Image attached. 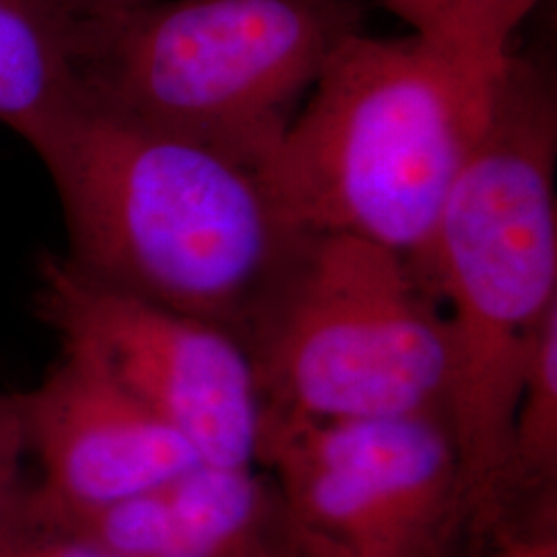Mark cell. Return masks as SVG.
<instances>
[{
  "instance_id": "e0dca14e",
  "label": "cell",
  "mask_w": 557,
  "mask_h": 557,
  "mask_svg": "<svg viewBox=\"0 0 557 557\" xmlns=\"http://www.w3.org/2000/svg\"><path fill=\"white\" fill-rule=\"evenodd\" d=\"M242 557H296L287 545L283 543V539L278 537V531L271 533L269 537L259 541L252 549H248Z\"/></svg>"
},
{
  "instance_id": "30bf717a",
  "label": "cell",
  "mask_w": 557,
  "mask_h": 557,
  "mask_svg": "<svg viewBox=\"0 0 557 557\" xmlns=\"http://www.w3.org/2000/svg\"><path fill=\"white\" fill-rule=\"evenodd\" d=\"M79 25L60 0H0V120L9 128L73 91Z\"/></svg>"
},
{
  "instance_id": "2e32d148",
  "label": "cell",
  "mask_w": 557,
  "mask_h": 557,
  "mask_svg": "<svg viewBox=\"0 0 557 557\" xmlns=\"http://www.w3.org/2000/svg\"><path fill=\"white\" fill-rule=\"evenodd\" d=\"M60 2L75 20L85 23V21L114 17L120 13L139 9L143 4L153 2V0H60Z\"/></svg>"
},
{
  "instance_id": "ba28073f",
  "label": "cell",
  "mask_w": 557,
  "mask_h": 557,
  "mask_svg": "<svg viewBox=\"0 0 557 557\" xmlns=\"http://www.w3.org/2000/svg\"><path fill=\"white\" fill-rule=\"evenodd\" d=\"M44 479L25 520L52 522L137 496L202 462L193 446L77 351L20 395Z\"/></svg>"
},
{
  "instance_id": "8fae6325",
  "label": "cell",
  "mask_w": 557,
  "mask_h": 557,
  "mask_svg": "<svg viewBox=\"0 0 557 557\" xmlns=\"http://www.w3.org/2000/svg\"><path fill=\"white\" fill-rule=\"evenodd\" d=\"M557 314L545 324L518 397L496 515L556 498Z\"/></svg>"
},
{
  "instance_id": "3957f363",
  "label": "cell",
  "mask_w": 557,
  "mask_h": 557,
  "mask_svg": "<svg viewBox=\"0 0 557 557\" xmlns=\"http://www.w3.org/2000/svg\"><path fill=\"white\" fill-rule=\"evenodd\" d=\"M506 59L419 36L349 38L260 170L281 215L306 236H354L418 259Z\"/></svg>"
},
{
  "instance_id": "5b68a950",
  "label": "cell",
  "mask_w": 557,
  "mask_h": 557,
  "mask_svg": "<svg viewBox=\"0 0 557 557\" xmlns=\"http://www.w3.org/2000/svg\"><path fill=\"white\" fill-rule=\"evenodd\" d=\"M262 416L440 413L448 338L438 299L397 252L310 236L239 329Z\"/></svg>"
},
{
  "instance_id": "4fadbf2b",
  "label": "cell",
  "mask_w": 557,
  "mask_h": 557,
  "mask_svg": "<svg viewBox=\"0 0 557 557\" xmlns=\"http://www.w3.org/2000/svg\"><path fill=\"white\" fill-rule=\"evenodd\" d=\"M478 533L492 537L485 557H557L556 498L510 508Z\"/></svg>"
},
{
  "instance_id": "7c38bea8",
  "label": "cell",
  "mask_w": 557,
  "mask_h": 557,
  "mask_svg": "<svg viewBox=\"0 0 557 557\" xmlns=\"http://www.w3.org/2000/svg\"><path fill=\"white\" fill-rule=\"evenodd\" d=\"M413 36L446 48L504 59L508 41L541 0H379Z\"/></svg>"
},
{
  "instance_id": "9c48e42d",
  "label": "cell",
  "mask_w": 557,
  "mask_h": 557,
  "mask_svg": "<svg viewBox=\"0 0 557 557\" xmlns=\"http://www.w3.org/2000/svg\"><path fill=\"white\" fill-rule=\"evenodd\" d=\"M257 469L199 462L137 496L40 527L116 557H242L277 531L275 492Z\"/></svg>"
},
{
  "instance_id": "6da1fadb",
  "label": "cell",
  "mask_w": 557,
  "mask_h": 557,
  "mask_svg": "<svg viewBox=\"0 0 557 557\" xmlns=\"http://www.w3.org/2000/svg\"><path fill=\"white\" fill-rule=\"evenodd\" d=\"M15 133L59 193L62 259L106 289L239 335L310 238L257 170L120 110L81 79Z\"/></svg>"
},
{
  "instance_id": "5bb4252c",
  "label": "cell",
  "mask_w": 557,
  "mask_h": 557,
  "mask_svg": "<svg viewBox=\"0 0 557 557\" xmlns=\"http://www.w3.org/2000/svg\"><path fill=\"white\" fill-rule=\"evenodd\" d=\"M29 450L20 395L0 393V535L25 522L29 490L23 458Z\"/></svg>"
},
{
  "instance_id": "8992f818",
  "label": "cell",
  "mask_w": 557,
  "mask_h": 557,
  "mask_svg": "<svg viewBox=\"0 0 557 557\" xmlns=\"http://www.w3.org/2000/svg\"><path fill=\"white\" fill-rule=\"evenodd\" d=\"M257 467L296 557H442L473 522L455 440L440 413L260 418Z\"/></svg>"
},
{
  "instance_id": "277c9868",
  "label": "cell",
  "mask_w": 557,
  "mask_h": 557,
  "mask_svg": "<svg viewBox=\"0 0 557 557\" xmlns=\"http://www.w3.org/2000/svg\"><path fill=\"white\" fill-rule=\"evenodd\" d=\"M361 0H153L79 27V79L120 110L252 170L273 156Z\"/></svg>"
},
{
  "instance_id": "9a60e30c",
  "label": "cell",
  "mask_w": 557,
  "mask_h": 557,
  "mask_svg": "<svg viewBox=\"0 0 557 557\" xmlns=\"http://www.w3.org/2000/svg\"><path fill=\"white\" fill-rule=\"evenodd\" d=\"M0 557H116L71 533L23 522L0 535Z\"/></svg>"
},
{
  "instance_id": "52a82bcc",
  "label": "cell",
  "mask_w": 557,
  "mask_h": 557,
  "mask_svg": "<svg viewBox=\"0 0 557 557\" xmlns=\"http://www.w3.org/2000/svg\"><path fill=\"white\" fill-rule=\"evenodd\" d=\"M38 310L62 341L186 440L202 462L257 467L259 384L242 338L40 260Z\"/></svg>"
},
{
  "instance_id": "7a4b0ae2",
  "label": "cell",
  "mask_w": 557,
  "mask_h": 557,
  "mask_svg": "<svg viewBox=\"0 0 557 557\" xmlns=\"http://www.w3.org/2000/svg\"><path fill=\"white\" fill-rule=\"evenodd\" d=\"M556 158V77L510 54L434 232L411 260L446 324L442 418L467 481L471 531L496 515L518 397L557 314Z\"/></svg>"
}]
</instances>
